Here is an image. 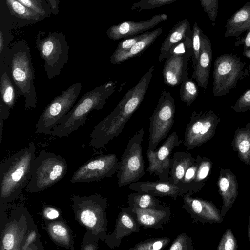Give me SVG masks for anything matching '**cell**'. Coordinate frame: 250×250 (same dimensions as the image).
<instances>
[{
	"instance_id": "obj_46",
	"label": "cell",
	"mask_w": 250,
	"mask_h": 250,
	"mask_svg": "<svg viewBox=\"0 0 250 250\" xmlns=\"http://www.w3.org/2000/svg\"><path fill=\"white\" fill-rule=\"evenodd\" d=\"M98 242L90 238L83 237L80 250H97Z\"/></svg>"
},
{
	"instance_id": "obj_10",
	"label": "cell",
	"mask_w": 250,
	"mask_h": 250,
	"mask_svg": "<svg viewBox=\"0 0 250 250\" xmlns=\"http://www.w3.org/2000/svg\"><path fill=\"white\" fill-rule=\"evenodd\" d=\"M36 227L27 208L21 206L11 210L0 229L1 250H21L22 244L30 231Z\"/></svg>"
},
{
	"instance_id": "obj_35",
	"label": "cell",
	"mask_w": 250,
	"mask_h": 250,
	"mask_svg": "<svg viewBox=\"0 0 250 250\" xmlns=\"http://www.w3.org/2000/svg\"><path fill=\"white\" fill-rule=\"evenodd\" d=\"M170 242L169 237H162L148 239L136 244L129 250H161L164 249Z\"/></svg>"
},
{
	"instance_id": "obj_11",
	"label": "cell",
	"mask_w": 250,
	"mask_h": 250,
	"mask_svg": "<svg viewBox=\"0 0 250 250\" xmlns=\"http://www.w3.org/2000/svg\"><path fill=\"white\" fill-rule=\"evenodd\" d=\"M245 63L236 55L224 54L214 61L213 73V94L225 95L234 88L245 76Z\"/></svg>"
},
{
	"instance_id": "obj_9",
	"label": "cell",
	"mask_w": 250,
	"mask_h": 250,
	"mask_svg": "<svg viewBox=\"0 0 250 250\" xmlns=\"http://www.w3.org/2000/svg\"><path fill=\"white\" fill-rule=\"evenodd\" d=\"M82 89L77 82L54 98L45 107L36 125L35 132L49 135L75 104Z\"/></svg>"
},
{
	"instance_id": "obj_1",
	"label": "cell",
	"mask_w": 250,
	"mask_h": 250,
	"mask_svg": "<svg viewBox=\"0 0 250 250\" xmlns=\"http://www.w3.org/2000/svg\"><path fill=\"white\" fill-rule=\"evenodd\" d=\"M154 69V66L150 67L135 85L127 91L113 111L94 127L90 136L89 146L94 149L103 148L121 134L143 101Z\"/></svg>"
},
{
	"instance_id": "obj_23",
	"label": "cell",
	"mask_w": 250,
	"mask_h": 250,
	"mask_svg": "<svg viewBox=\"0 0 250 250\" xmlns=\"http://www.w3.org/2000/svg\"><path fill=\"white\" fill-rule=\"evenodd\" d=\"M140 227L132 215L121 209L116 219L115 229L111 233L108 234L104 241L110 248L119 247L125 237L139 232Z\"/></svg>"
},
{
	"instance_id": "obj_26",
	"label": "cell",
	"mask_w": 250,
	"mask_h": 250,
	"mask_svg": "<svg viewBox=\"0 0 250 250\" xmlns=\"http://www.w3.org/2000/svg\"><path fill=\"white\" fill-rule=\"evenodd\" d=\"M192 33L188 19H185L179 21L170 30L163 42L160 48L158 61L162 62L164 60L174 46L192 35Z\"/></svg>"
},
{
	"instance_id": "obj_28",
	"label": "cell",
	"mask_w": 250,
	"mask_h": 250,
	"mask_svg": "<svg viewBox=\"0 0 250 250\" xmlns=\"http://www.w3.org/2000/svg\"><path fill=\"white\" fill-rule=\"evenodd\" d=\"M226 28L225 38L237 36L250 30V2L246 3L227 20Z\"/></svg>"
},
{
	"instance_id": "obj_50",
	"label": "cell",
	"mask_w": 250,
	"mask_h": 250,
	"mask_svg": "<svg viewBox=\"0 0 250 250\" xmlns=\"http://www.w3.org/2000/svg\"><path fill=\"white\" fill-rule=\"evenodd\" d=\"M243 55L245 57L250 59V49H244Z\"/></svg>"
},
{
	"instance_id": "obj_17",
	"label": "cell",
	"mask_w": 250,
	"mask_h": 250,
	"mask_svg": "<svg viewBox=\"0 0 250 250\" xmlns=\"http://www.w3.org/2000/svg\"><path fill=\"white\" fill-rule=\"evenodd\" d=\"M183 199L182 208L188 213L195 222L221 223L223 217L215 205L210 201L193 197L188 193L181 196Z\"/></svg>"
},
{
	"instance_id": "obj_2",
	"label": "cell",
	"mask_w": 250,
	"mask_h": 250,
	"mask_svg": "<svg viewBox=\"0 0 250 250\" xmlns=\"http://www.w3.org/2000/svg\"><path fill=\"white\" fill-rule=\"evenodd\" d=\"M35 144L15 153L0 165V203L15 201L25 188L31 177V167L36 157Z\"/></svg>"
},
{
	"instance_id": "obj_12",
	"label": "cell",
	"mask_w": 250,
	"mask_h": 250,
	"mask_svg": "<svg viewBox=\"0 0 250 250\" xmlns=\"http://www.w3.org/2000/svg\"><path fill=\"white\" fill-rule=\"evenodd\" d=\"M175 113L174 98L169 91L163 90L149 118L147 149L155 150L158 145L167 136L174 123Z\"/></svg>"
},
{
	"instance_id": "obj_27",
	"label": "cell",
	"mask_w": 250,
	"mask_h": 250,
	"mask_svg": "<svg viewBox=\"0 0 250 250\" xmlns=\"http://www.w3.org/2000/svg\"><path fill=\"white\" fill-rule=\"evenodd\" d=\"M162 32L161 27L148 32L145 37L137 42L129 49L117 54H112L110 57V62L114 65L118 64L138 56L150 46Z\"/></svg>"
},
{
	"instance_id": "obj_45",
	"label": "cell",
	"mask_w": 250,
	"mask_h": 250,
	"mask_svg": "<svg viewBox=\"0 0 250 250\" xmlns=\"http://www.w3.org/2000/svg\"><path fill=\"white\" fill-rule=\"evenodd\" d=\"M27 7L39 14L42 17H47V12L42 5L41 0H18Z\"/></svg>"
},
{
	"instance_id": "obj_4",
	"label": "cell",
	"mask_w": 250,
	"mask_h": 250,
	"mask_svg": "<svg viewBox=\"0 0 250 250\" xmlns=\"http://www.w3.org/2000/svg\"><path fill=\"white\" fill-rule=\"evenodd\" d=\"M116 83L110 81L84 94L49 135L59 138L67 137L83 125L90 112L103 108L108 98L115 91Z\"/></svg>"
},
{
	"instance_id": "obj_19",
	"label": "cell",
	"mask_w": 250,
	"mask_h": 250,
	"mask_svg": "<svg viewBox=\"0 0 250 250\" xmlns=\"http://www.w3.org/2000/svg\"><path fill=\"white\" fill-rule=\"evenodd\" d=\"M130 213L137 221L140 227L144 229H160L171 219L169 207L163 206L156 209H140L134 208L121 207Z\"/></svg>"
},
{
	"instance_id": "obj_40",
	"label": "cell",
	"mask_w": 250,
	"mask_h": 250,
	"mask_svg": "<svg viewBox=\"0 0 250 250\" xmlns=\"http://www.w3.org/2000/svg\"><path fill=\"white\" fill-rule=\"evenodd\" d=\"M238 244L231 229L228 228L222 235L217 247V250H237Z\"/></svg>"
},
{
	"instance_id": "obj_18",
	"label": "cell",
	"mask_w": 250,
	"mask_h": 250,
	"mask_svg": "<svg viewBox=\"0 0 250 250\" xmlns=\"http://www.w3.org/2000/svg\"><path fill=\"white\" fill-rule=\"evenodd\" d=\"M168 15L165 13L154 15L151 18L141 21H127L110 26L106 31L108 37L113 41L131 37L154 28L166 21Z\"/></svg>"
},
{
	"instance_id": "obj_5",
	"label": "cell",
	"mask_w": 250,
	"mask_h": 250,
	"mask_svg": "<svg viewBox=\"0 0 250 250\" xmlns=\"http://www.w3.org/2000/svg\"><path fill=\"white\" fill-rule=\"evenodd\" d=\"M71 206L76 220L86 229L83 237L97 242L104 241L108 235L106 198L97 193L82 196L73 194Z\"/></svg>"
},
{
	"instance_id": "obj_29",
	"label": "cell",
	"mask_w": 250,
	"mask_h": 250,
	"mask_svg": "<svg viewBox=\"0 0 250 250\" xmlns=\"http://www.w3.org/2000/svg\"><path fill=\"white\" fill-rule=\"evenodd\" d=\"M195 161L196 158L187 152L178 151L174 153L170 160L168 181L175 184L180 183L187 169Z\"/></svg>"
},
{
	"instance_id": "obj_8",
	"label": "cell",
	"mask_w": 250,
	"mask_h": 250,
	"mask_svg": "<svg viewBox=\"0 0 250 250\" xmlns=\"http://www.w3.org/2000/svg\"><path fill=\"white\" fill-rule=\"evenodd\" d=\"M144 130L141 128L129 140L117 171L119 188L138 181L145 175L142 142Z\"/></svg>"
},
{
	"instance_id": "obj_24",
	"label": "cell",
	"mask_w": 250,
	"mask_h": 250,
	"mask_svg": "<svg viewBox=\"0 0 250 250\" xmlns=\"http://www.w3.org/2000/svg\"><path fill=\"white\" fill-rule=\"evenodd\" d=\"M42 227L54 243L67 250H73L74 240L70 227L62 219L44 218Z\"/></svg>"
},
{
	"instance_id": "obj_22",
	"label": "cell",
	"mask_w": 250,
	"mask_h": 250,
	"mask_svg": "<svg viewBox=\"0 0 250 250\" xmlns=\"http://www.w3.org/2000/svg\"><path fill=\"white\" fill-rule=\"evenodd\" d=\"M217 185L223 201L221 213L224 217L231 208L238 195V184L236 175L229 169L221 168Z\"/></svg>"
},
{
	"instance_id": "obj_39",
	"label": "cell",
	"mask_w": 250,
	"mask_h": 250,
	"mask_svg": "<svg viewBox=\"0 0 250 250\" xmlns=\"http://www.w3.org/2000/svg\"><path fill=\"white\" fill-rule=\"evenodd\" d=\"M192 239L186 233L179 234L171 243L168 250H193Z\"/></svg>"
},
{
	"instance_id": "obj_15",
	"label": "cell",
	"mask_w": 250,
	"mask_h": 250,
	"mask_svg": "<svg viewBox=\"0 0 250 250\" xmlns=\"http://www.w3.org/2000/svg\"><path fill=\"white\" fill-rule=\"evenodd\" d=\"M119 165V161L115 154L96 156L81 165L72 175L70 182H90L110 177L117 172Z\"/></svg>"
},
{
	"instance_id": "obj_3",
	"label": "cell",
	"mask_w": 250,
	"mask_h": 250,
	"mask_svg": "<svg viewBox=\"0 0 250 250\" xmlns=\"http://www.w3.org/2000/svg\"><path fill=\"white\" fill-rule=\"evenodd\" d=\"M4 71L8 73L18 92L25 98L24 108L36 107L34 69L30 49L24 42H18L9 49L5 61Z\"/></svg>"
},
{
	"instance_id": "obj_25",
	"label": "cell",
	"mask_w": 250,
	"mask_h": 250,
	"mask_svg": "<svg viewBox=\"0 0 250 250\" xmlns=\"http://www.w3.org/2000/svg\"><path fill=\"white\" fill-rule=\"evenodd\" d=\"M0 119H7L15 105L18 91L6 71L0 75Z\"/></svg>"
},
{
	"instance_id": "obj_7",
	"label": "cell",
	"mask_w": 250,
	"mask_h": 250,
	"mask_svg": "<svg viewBox=\"0 0 250 250\" xmlns=\"http://www.w3.org/2000/svg\"><path fill=\"white\" fill-rule=\"evenodd\" d=\"M36 47L41 58L44 61V67L48 79L52 80L58 76L67 63L68 46L62 33L49 32L41 38V31L38 33Z\"/></svg>"
},
{
	"instance_id": "obj_36",
	"label": "cell",
	"mask_w": 250,
	"mask_h": 250,
	"mask_svg": "<svg viewBox=\"0 0 250 250\" xmlns=\"http://www.w3.org/2000/svg\"><path fill=\"white\" fill-rule=\"evenodd\" d=\"M41 235L37 227L32 229L24 239L21 250H42L43 245L40 240Z\"/></svg>"
},
{
	"instance_id": "obj_37",
	"label": "cell",
	"mask_w": 250,
	"mask_h": 250,
	"mask_svg": "<svg viewBox=\"0 0 250 250\" xmlns=\"http://www.w3.org/2000/svg\"><path fill=\"white\" fill-rule=\"evenodd\" d=\"M177 0H139L131 6V10H149L170 4Z\"/></svg>"
},
{
	"instance_id": "obj_48",
	"label": "cell",
	"mask_w": 250,
	"mask_h": 250,
	"mask_svg": "<svg viewBox=\"0 0 250 250\" xmlns=\"http://www.w3.org/2000/svg\"><path fill=\"white\" fill-rule=\"evenodd\" d=\"M51 8L52 13L58 15L59 12V0H46Z\"/></svg>"
},
{
	"instance_id": "obj_20",
	"label": "cell",
	"mask_w": 250,
	"mask_h": 250,
	"mask_svg": "<svg viewBox=\"0 0 250 250\" xmlns=\"http://www.w3.org/2000/svg\"><path fill=\"white\" fill-rule=\"evenodd\" d=\"M132 191L145 193L156 196H169L176 200L179 196L188 193L180 184L169 181H137L128 185Z\"/></svg>"
},
{
	"instance_id": "obj_43",
	"label": "cell",
	"mask_w": 250,
	"mask_h": 250,
	"mask_svg": "<svg viewBox=\"0 0 250 250\" xmlns=\"http://www.w3.org/2000/svg\"><path fill=\"white\" fill-rule=\"evenodd\" d=\"M201 5L211 21L216 20L219 8L218 0H200Z\"/></svg>"
},
{
	"instance_id": "obj_52",
	"label": "cell",
	"mask_w": 250,
	"mask_h": 250,
	"mask_svg": "<svg viewBox=\"0 0 250 250\" xmlns=\"http://www.w3.org/2000/svg\"><path fill=\"white\" fill-rule=\"evenodd\" d=\"M248 72L249 73V75L250 76V62L249 63V66H248Z\"/></svg>"
},
{
	"instance_id": "obj_31",
	"label": "cell",
	"mask_w": 250,
	"mask_h": 250,
	"mask_svg": "<svg viewBox=\"0 0 250 250\" xmlns=\"http://www.w3.org/2000/svg\"><path fill=\"white\" fill-rule=\"evenodd\" d=\"M196 160L198 165L196 175L188 192V193L192 195L201 189L210 172L212 166V161L207 157L198 156Z\"/></svg>"
},
{
	"instance_id": "obj_16",
	"label": "cell",
	"mask_w": 250,
	"mask_h": 250,
	"mask_svg": "<svg viewBox=\"0 0 250 250\" xmlns=\"http://www.w3.org/2000/svg\"><path fill=\"white\" fill-rule=\"evenodd\" d=\"M179 145L178 136L174 131L157 150L147 149L146 156L148 166L146 171L149 174L157 176L159 181H168L171 154L174 148Z\"/></svg>"
},
{
	"instance_id": "obj_44",
	"label": "cell",
	"mask_w": 250,
	"mask_h": 250,
	"mask_svg": "<svg viewBox=\"0 0 250 250\" xmlns=\"http://www.w3.org/2000/svg\"><path fill=\"white\" fill-rule=\"evenodd\" d=\"M197 166L196 160L195 162L187 169L182 181L179 183L185 188L188 193L190 187L195 179Z\"/></svg>"
},
{
	"instance_id": "obj_13",
	"label": "cell",
	"mask_w": 250,
	"mask_h": 250,
	"mask_svg": "<svg viewBox=\"0 0 250 250\" xmlns=\"http://www.w3.org/2000/svg\"><path fill=\"white\" fill-rule=\"evenodd\" d=\"M192 56L191 35L174 46L165 59L162 73L165 84L175 87L188 78V64Z\"/></svg>"
},
{
	"instance_id": "obj_32",
	"label": "cell",
	"mask_w": 250,
	"mask_h": 250,
	"mask_svg": "<svg viewBox=\"0 0 250 250\" xmlns=\"http://www.w3.org/2000/svg\"><path fill=\"white\" fill-rule=\"evenodd\" d=\"M127 202L130 207L140 209H156L164 206L155 196L138 192L129 194Z\"/></svg>"
},
{
	"instance_id": "obj_21",
	"label": "cell",
	"mask_w": 250,
	"mask_h": 250,
	"mask_svg": "<svg viewBox=\"0 0 250 250\" xmlns=\"http://www.w3.org/2000/svg\"><path fill=\"white\" fill-rule=\"evenodd\" d=\"M212 60V50L209 39L203 32L201 36V47L198 61L193 66L191 78L195 79L198 84L206 88L208 83Z\"/></svg>"
},
{
	"instance_id": "obj_42",
	"label": "cell",
	"mask_w": 250,
	"mask_h": 250,
	"mask_svg": "<svg viewBox=\"0 0 250 250\" xmlns=\"http://www.w3.org/2000/svg\"><path fill=\"white\" fill-rule=\"evenodd\" d=\"M231 108L236 112L250 110V89L242 94Z\"/></svg>"
},
{
	"instance_id": "obj_34",
	"label": "cell",
	"mask_w": 250,
	"mask_h": 250,
	"mask_svg": "<svg viewBox=\"0 0 250 250\" xmlns=\"http://www.w3.org/2000/svg\"><path fill=\"white\" fill-rule=\"evenodd\" d=\"M198 93L199 90L197 84L191 79L188 78L181 83L180 97L181 100L186 103L188 106L191 105L195 100Z\"/></svg>"
},
{
	"instance_id": "obj_6",
	"label": "cell",
	"mask_w": 250,
	"mask_h": 250,
	"mask_svg": "<svg viewBox=\"0 0 250 250\" xmlns=\"http://www.w3.org/2000/svg\"><path fill=\"white\" fill-rule=\"evenodd\" d=\"M67 170V163L64 158L42 150L32 162L31 177L25 190L29 193L44 190L63 178Z\"/></svg>"
},
{
	"instance_id": "obj_51",
	"label": "cell",
	"mask_w": 250,
	"mask_h": 250,
	"mask_svg": "<svg viewBox=\"0 0 250 250\" xmlns=\"http://www.w3.org/2000/svg\"><path fill=\"white\" fill-rule=\"evenodd\" d=\"M248 236L249 238V241L250 244V214L249 218L248 226Z\"/></svg>"
},
{
	"instance_id": "obj_41",
	"label": "cell",
	"mask_w": 250,
	"mask_h": 250,
	"mask_svg": "<svg viewBox=\"0 0 250 250\" xmlns=\"http://www.w3.org/2000/svg\"><path fill=\"white\" fill-rule=\"evenodd\" d=\"M148 31L134 36L131 37L119 42L118 45L112 54L115 55L129 49L137 42L145 37Z\"/></svg>"
},
{
	"instance_id": "obj_14",
	"label": "cell",
	"mask_w": 250,
	"mask_h": 250,
	"mask_svg": "<svg viewBox=\"0 0 250 250\" xmlns=\"http://www.w3.org/2000/svg\"><path fill=\"white\" fill-rule=\"evenodd\" d=\"M220 122V118L212 110L193 111L186 125L184 134L186 148L192 150L212 138Z\"/></svg>"
},
{
	"instance_id": "obj_30",
	"label": "cell",
	"mask_w": 250,
	"mask_h": 250,
	"mask_svg": "<svg viewBox=\"0 0 250 250\" xmlns=\"http://www.w3.org/2000/svg\"><path fill=\"white\" fill-rule=\"evenodd\" d=\"M232 145L240 160L250 164V121L243 128H238L233 137Z\"/></svg>"
},
{
	"instance_id": "obj_33",
	"label": "cell",
	"mask_w": 250,
	"mask_h": 250,
	"mask_svg": "<svg viewBox=\"0 0 250 250\" xmlns=\"http://www.w3.org/2000/svg\"><path fill=\"white\" fill-rule=\"evenodd\" d=\"M11 14L16 17L26 20L38 21L42 17L39 14L30 9L18 0H5Z\"/></svg>"
},
{
	"instance_id": "obj_49",
	"label": "cell",
	"mask_w": 250,
	"mask_h": 250,
	"mask_svg": "<svg viewBox=\"0 0 250 250\" xmlns=\"http://www.w3.org/2000/svg\"><path fill=\"white\" fill-rule=\"evenodd\" d=\"M250 49V30L244 39V49Z\"/></svg>"
},
{
	"instance_id": "obj_47",
	"label": "cell",
	"mask_w": 250,
	"mask_h": 250,
	"mask_svg": "<svg viewBox=\"0 0 250 250\" xmlns=\"http://www.w3.org/2000/svg\"><path fill=\"white\" fill-rule=\"evenodd\" d=\"M59 211L55 208L51 207H45L43 210V216L44 219L53 220L58 218Z\"/></svg>"
},
{
	"instance_id": "obj_38",
	"label": "cell",
	"mask_w": 250,
	"mask_h": 250,
	"mask_svg": "<svg viewBox=\"0 0 250 250\" xmlns=\"http://www.w3.org/2000/svg\"><path fill=\"white\" fill-rule=\"evenodd\" d=\"M192 44L193 49L192 63L195 66L199 59L201 47V36L203 32L196 22L192 27Z\"/></svg>"
}]
</instances>
